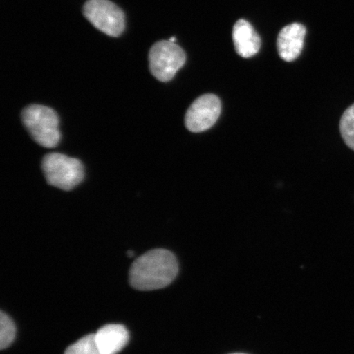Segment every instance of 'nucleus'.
Masks as SVG:
<instances>
[{
  "mask_svg": "<svg viewBox=\"0 0 354 354\" xmlns=\"http://www.w3.org/2000/svg\"><path fill=\"white\" fill-rule=\"evenodd\" d=\"M178 273L176 256L167 250L156 249L139 257L133 263L129 280L138 290L149 291L169 286Z\"/></svg>",
  "mask_w": 354,
  "mask_h": 354,
  "instance_id": "1",
  "label": "nucleus"
},
{
  "mask_svg": "<svg viewBox=\"0 0 354 354\" xmlns=\"http://www.w3.org/2000/svg\"><path fill=\"white\" fill-rule=\"evenodd\" d=\"M21 120L38 145L48 149L59 145V118L55 110L43 105H30L22 111Z\"/></svg>",
  "mask_w": 354,
  "mask_h": 354,
  "instance_id": "2",
  "label": "nucleus"
},
{
  "mask_svg": "<svg viewBox=\"0 0 354 354\" xmlns=\"http://www.w3.org/2000/svg\"><path fill=\"white\" fill-rule=\"evenodd\" d=\"M42 170L48 185L64 190L76 187L85 176L81 161L57 153L44 157Z\"/></svg>",
  "mask_w": 354,
  "mask_h": 354,
  "instance_id": "3",
  "label": "nucleus"
},
{
  "mask_svg": "<svg viewBox=\"0 0 354 354\" xmlns=\"http://www.w3.org/2000/svg\"><path fill=\"white\" fill-rule=\"evenodd\" d=\"M149 68L158 81L167 82L185 63L183 48L176 43L162 41L154 44L149 55Z\"/></svg>",
  "mask_w": 354,
  "mask_h": 354,
  "instance_id": "4",
  "label": "nucleus"
},
{
  "mask_svg": "<svg viewBox=\"0 0 354 354\" xmlns=\"http://www.w3.org/2000/svg\"><path fill=\"white\" fill-rule=\"evenodd\" d=\"M84 15L102 32L118 37L125 29V16L120 8L109 0H88Z\"/></svg>",
  "mask_w": 354,
  "mask_h": 354,
  "instance_id": "5",
  "label": "nucleus"
},
{
  "mask_svg": "<svg viewBox=\"0 0 354 354\" xmlns=\"http://www.w3.org/2000/svg\"><path fill=\"white\" fill-rule=\"evenodd\" d=\"M221 111V104L218 96L207 94L198 97L185 114V127L194 133L209 130L218 120Z\"/></svg>",
  "mask_w": 354,
  "mask_h": 354,
  "instance_id": "6",
  "label": "nucleus"
},
{
  "mask_svg": "<svg viewBox=\"0 0 354 354\" xmlns=\"http://www.w3.org/2000/svg\"><path fill=\"white\" fill-rule=\"evenodd\" d=\"M306 28L299 24L285 26L277 37V50L283 60L292 62L302 52Z\"/></svg>",
  "mask_w": 354,
  "mask_h": 354,
  "instance_id": "7",
  "label": "nucleus"
},
{
  "mask_svg": "<svg viewBox=\"0 0 354 354\" xmlns=\"http://www.w3.org/2000/svg\"><path fill=\"white\" fill-rule=\"evenodd\" d=\"M95 336L101 354H118L129 342V332L119 324L104 326Z\"/></svg>",
  "mask_w": 354,
  "mask_h": 354,
  "instance_id": "8",
  "label": "nucleus"
},
{
  "mask_svg": "<svg viewBox=\"0 0 354 354\" xmlns=\"http://www.w3.org/2000/svg\"><path fill=\"white\" fill-rule=\"evenodd\" d=\"M232 37L237 54L245 59L254 56L260 50V37L245 20L240 19L234 24Z\"/></svg>",
  "mask_w": 354,
  "mask_h": 354,
  "instance_id": "9",
  "label": "nucleus"
},
{
  "mask_svg": "<svg viewBox=\"0 0 354 354\" xmlns=\"http://www.w3.org/2000/svg\"><path fill=\"white\" fill-rule=\"evenodd\" d=\"M64 354H101L97 345L95 334L84 336L71 345Z\"/></svg>",
  "mask_w": 354,
  "mask_h": 354,
  "instance_id": "10",
  "label": "nucleus"
},
{
  "mask_svg": "<svg viewBox=\"0 0 354 354\" xmlns=\"http://www.w3.org/2000/svg\"><path fill=\"white\" fill-rule=\"evenodd\" d=\"M339 128L345 144L354 150V104L344 113Z\"/></svg>",
  "mask_w": 354,
  "mask_h": 354,
  "instance_id": "11",
  "label": "nucleus"
},
{
  "mask_svg": "<svg viewBox=\"0 0 354 354\" xmlns=\"http://www.w3.org/2000/svg\"><path fill=\"white\" fill-rule=\"evenodd\" d=\"M16 327L15 323L6 313L0 314V348L4 349L10 346L15 340Z\"/></svg>",
  "mask_w": 354,
  "mask_h": 354,
  "instance_id": "12",
  "label": "nucleus"
},
{
  "mask_svg": "<svg viewBox=\"0 0 354 354\" xmlns=\"http://www.w3.org/2000/svg\"><path fill=\"white\" fill-rule=\"evenodd\" d=\"M127 254L129 258H131V257L134 256V252L132 250H128Z\"/></svg>",
  "mask_w": 354,
  "mask_h": 354,
  "instance_id": "13",
  "label": "nucleus"
},
{
  "mask_svg": "<svg viewBox=\"0 0 354 354\" xmlns=\"http://www.w3.org/2000/svg\"><path fill=\"white\" fill-rule=\"evenodd\" d=\"M169 41H171V43H175L176 42V38L175 37H171L169 39Z\"/></svg>",
  "mask_w": 354,
  "mask_h": 354,
  "instance_id": "14",
  "label": "nucleus"
},
{
  "mask_svg": "<svg viewBox=\"0 0 354 354\" xmlns=\"http://www.w3.org/2000/svg\"><path fill=\"white\" fill-rule=\"evenodd\" d=\"M231 354H246V353H231Z\"/></svg>",
  "mask_w": 354,
  "mask_h": 354,
  "instance_id": "15",
  "label": "nucleus"
}]
</instances>
